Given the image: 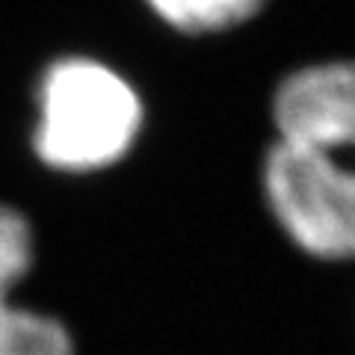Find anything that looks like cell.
I'll return each instance as SVG.
<instances>
[{
	"mask_svg": "<svg viewBox=\"0 0 355 355\" xmlns=\"http://www.w3.org/2000/svg\"><path fill=\"white\" fill-rule=\"evenodd\" d=\"M33 266V228L21 210L0 202V355H74L60 320L12 302L15 284Z\"/></svg>",
	"mask_w": 355,
	"mask_h": 355,
	"instance_id": "obj_3",
	"label": "cell"
},
{
	"mask_svg": "<svg viewBox=\"0 0 355 355\" xmlns=\"http://www.w3.org/2000/svg\"><path fill=\"white\" fill-rule=\"evenodd\" d=\"M270 121L261 187L275 225L317 261H355V60L284 74Z\"/></svg>",
	"mask_w": 355,
	"mask_h": 355,
	"instance_id": "obj_1",
	"label": "cell"
},
{
	"mask_svg": "<svg viewBox=\"0 0 355 355\" xmlns=\"http://www.w3.org/2000/svg\"><path fill=\"white\" fill-rule=\"evenodd\" d=\"M146 107L137 86L95 57H60L36 86L33 154L57 172H101L137 146Z\"/></svg>",
	"mask_w": 355,
	"mask_h": 355,
	"instance_id": "obj_2",
	"label": "cell"
},
{
	"mask_svg": "<svg viewBox=\"0 0 355 355\" xmlns=\"http://www.w3.org/2000/svg\"><path fill=\"white\" fill-rule=\"evenodd\" d=\"M151 15L181 36H216L243 27L270 0H142Z\"/></svg>",
	"mask_w": 355,
	"mask_h": 355,
	"instance_id": "obj_4",
	"label": "cell"
}]
</instances>
